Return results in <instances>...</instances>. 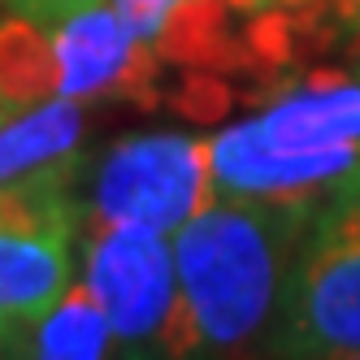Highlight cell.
Wrapping results in <instances>:
<instances>
[{"mask_svg":"<svg viewBox=\"0 0 360 360\" xmlns=\"http://www.w3.org/2000/svg\"><path fill=\"white\" fill-rule=\"evenodd\" d=\"M321 195H217L169 235L178 300L152 360H230L269 334Z\"/></svg>","mask_w":360,"mask_h":360,"instance_id":"6da1fadb","label":"cell"},{"mask_svg":"<svg viewBox=\"0 0 360 360\" xmlns=\"http://www.w3.org/2000/svg\"><path fill=\"white\" fill-rule=\"evenodd\" d=\"M217 195H326L360 174V83L287 96L209 143Z\"/></svg>","mask_w":360,"mask_h":360,"instance_id":"7a4b0ae2","label":"cell"},{"mask_svg":"<svg viewBox=\"0 0 360 360\" xmlns=\"http://www.w3.org/2000/svg\"><path fill=\"white\" fill-rule=\"evenodd\" d=\"M360 347V174L321 195L269 326L274 360Z\"/></svg>","mask_w":360,"mask_h":360,"instance_id":"3957f363","label":"cell"},{"mask_svg":"<svg viewBox=\"0 0 360 360\" xmlns=\"http://www.w3.org/2000/svg\"><path fill=\"white\" fill-rule=\"evenodd\" d=\"M83 287L105 308V321L113 330L122 360L157 356L178 300L169 235L148 226H126V221H100L87 248Z\"/></svg>","mask_w":360,"mask_h":360,"instance_id":"277c9868","label":"cell"},{"mask_svg":"<svg viewBox=\"0 0 360 360\" xmlns=\"http://www.w3.org/2000/svg\"><path fill=\"white\" fill-rule=\"evenodd\" d=\"M217 200L209 143L183 135H139L109 152L96 178V221L148 226L178 235Z\"/></svg>","mask_w":360,"mask_h":360,"instance_id":"5b68a950","label":"cell"},{"mask_svg":"<svg viewBox=\"0 0 360 360\" xmlns=\"http://www.w3.org/2000/svg\"><path fill=\"white\" fill-rule=\"evenodd\" d=\"M53 61H57V96L83 100L100 91H126L135 87L148 61H143V35L126 22L113 0L96 9H83L65 22H53Z\"/></svg>","mask_w":360,"mask_h":360,"instance_id":"8992f818","label":"cell"},{"mask_svg":"<svg viewBox=\"0 0 360 360\" xmlns=\"http://www.w3.org/2000/svg\"><path fill=\"white\" fill-rule=\"evenodd\" d=\"M83 117L79 100H48L31 109L22 122L0 131V187L22 183V178L39 174H65L74 169V143H79Z\"/></svg>","mask_w":360,"mask_h":360,"instance_id":"52a82bcc","label":"cell"},{"mask_svg":"<svg viewBox=\"0 0 360 360\" xmlns=\"http://www.w3.org/2000/svg\"><path fill=\"white\" fill-rule=\"evenodd\" d=\"M109 347L113 330L87 287H70L31 334V360H109Z\"/></svg>","mask_w":360,"mask_h":360,"instance_id":"ba28073f","label":"cell"},{"mask_svg":"<svg viewBox=\"0 0 360 360\" xmlns=\"http://www.w3.org/2000/svg\"><path fill=\"white\" fill-rule=\"evenodd\" d=\"M178 0H113V9L135 27V35L157 39V31L165 27V18L174 13Z\"/></svg>","mask_w":360,"mask_h":360,"instance_id":"9c48e42d","label":"cell"},{"mask_svg":"<svg viewBox=\"0 0 360 360\" xmlns=\"http://www.w3.org/2000/svg\"><path fill=\"white\" fill-rule=\"evenodd\" d=\"M5 5L13 13H22V18H35L44 27H53V22H65L74 13H83V9L105 5V0H5Z\"/></svg>","mask_w":360,"mask_h":360,"instance_id":"30bf717a","label":"cell"},{"mask_svg":"<svg viewBox=\"0 0 360 360\" xmlns=\"http://www.w3.org/2000/svg\"><path fill=\"white\" fill-rule=\"evenodd\" d=\"M31 334L35 326L0 313V360H31Z\"/></svg>","mask_w":360,"mask_h":360,"instance_id":"8fae6325","label":"cell"},{"mask_svg":"<svg viewBox=\"0 0 360 360\" xmlns=\"http://www.w3.org/2000/svg\"><path fill=\"white\" fill-rule=\"evenodd\" d=\"M313 360H360V347H347V352H330V356H313Z\"/></svg>","mask_w":360,"mask_h":360,"instance_id":"7c38bea8","label":"cell"},{"mask_svg":"<svg viewBox=\"0 0 360 360\" xmlns=\"http://www.w3.org/2000/svg\"><path fill=\"white\" fill-rule=\"evenodd\" d=\"M343 13H360V0H343Z\"/></svg>","mask_w":360,"mask_h":360,"instance_id":"4fadbf2b","label":"cell"},{"mask_svg":"<svg viewBox=\"0 0 360 360\" xmlns=\"http://www.w3.org/2000/svg\"><path fill=\"white\" fill-rule=\"evenodd\" d=\"M5 113H9V109H5V100H0V122H5Z\"/></svg>","mask_w":360,"mask_h":360,"instance_id":"5bb4252c","label":"cell"}]
</instances>
